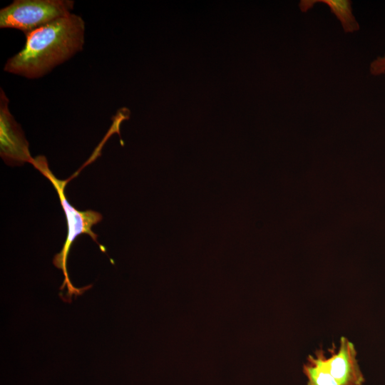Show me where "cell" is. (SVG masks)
I'll return each mask as SVG.
<instances>
[{
	"label": "cell",
	"mask_w": 385,
	"mask_h": 385,
	"mask_svg": "<svg viewBox=\"0 0 385 385\" xmlns=\"http://www.w3.org/2000/svg\"><path fill=\"white\" fill-rule=\"evenodd\" d=\"M85 22L70 14L26 35L23 48L9 58L4 71L27 78H41L83 49Z\"/></svg>",
	"instance_id": "6da1fadb"
},
{
	"label": "cell",
	"mask_w": 385,
	"mask_h": 385,
	"mask_svg": "<svg viewBox=\"0 0 385 385\" xmlns=\"http://www.w3.org/2000/svg\"><path fill=\"white\" fill-rule=\"evenodd\" d=\"M31 164L52 183L58 195L61 205L65 212L68 226V235L61 251L54 256L53 264L56 267L61 270L64 274V281L60 287V290L63 291L66 286L68 291L63 300L71 302L73 295L77 297L92 287V284H90L77 288L70 281L67 272L66 262L71 247L74 240L81 234L88 235L98 244L97 242V235L92 231L91 227L102 220V215L99 212L91 210L78 211L68 202L64 193L67 181L58 180L53 175L49 170L47 161L43 156H38L36 158H33ZM99 246L101 248V251L105 252L106 248L100 245Z\"/></svg>",
	"instance_id": "7a4b0ae2"
},
{
	"label": "cell",
	"mask_w": 385,
	"mask_h": 385,
	"mask_svg": "<svg viewBox=\"0 0 385 385\" xmlns=\"http://www.w3.org/2000/svg\"><path fill=\"white\" fill-rule=\"evenodd\" d=\"M71 0H15L0 10V27L25 35L71 14Z\"/></svg>",
	"instance_id": "3957f363"
},
{
	"label": "cell",
	"mask_w": 385,
	"mask_h": 385,
	"mask_svg": "<svg viewBox=\"0 0 385 385\" xmlns=\"http://www.w3.org/2000/svg\"><path fill=\"white\" fill-rule=\"evenodd\" d=\"M9 100L3 89L0 93V154L9 165H20L31 163L29 143L9 108Z\"/></svg>",
	"instance_id": "277c9868"
},
{
	"label": "cell",
	"mask_w": 385,
	"mask_h": 385,
	"mask_svg": "<svg viewBox=\"0 0 385 385\" xmlns=\"http://www.w3.org/2000/svg\"><path fill=\"white\" fill-rule=\"evenodd\" d=\"M328 351L331 356H325V364L339 385H363L365 378L360 369L352 342L342 337L338 351H335L334 346Z\"/></svg>",
	"instance_id": "5b68a950"
},
{
	"label": "cell",
	"mask_w": 385,
	"mask_h": 385,
	"mask_svg": "<svg viewBox=\"0 0 385 385\" xmlns=\"http://www.w3.org/2000/svg\"><path fill=\"white\" fill-rule=\"evenodd\" d=\"M316 3L327 5L330 11L340 21L345 33H353L359 30V24L352 13L350 0H302L299 7L302 12L311 9Z\"/></svg>",
	"instance_id": "8992f818"
},
{
	"label": "cell",
	"mask_w": 385,
	"mask_h": 385,
	"mask_svg": "<svg viewBox=\"0 0 385 385\" xmlns=\"http://www.w3.org/2000/svg\"><path fill=\"white\" fill-rule=\"evenodd\" d=\"M325 356L322 349L315 352V356H308L307 363L303 366L307 385H339L329 371L325 364Z\"/></svg>",
	"instance_id": "52a82bcc"
},
{
	"label": "cell",
	"mask_w": 385,
	"mask_h": 385,
	"mask_svg": "<svg viewBox=\"0 0 385 385\" xmlns=\"http://www.w3.org/2000/svg\"><path fill=\"white\" fill-rule=\"evenodd\" d=\"M370 73L373 76H379L385 73V54L377 57L369 66Z\"/></svg>",
	"instance_id": "ba28073f"
}]
</instances>
